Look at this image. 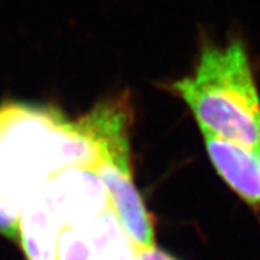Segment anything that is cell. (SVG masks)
<instances>
[{
    "label": "cell",
    "instance_id": "obj_7",
    "mask_svg": "<svg viewBox=\"0 0 260 260\" xmlns=\"http://www.w3.org/2000/svg\"><path fill=\"white\" fill-rule=\"evenodd\" d=\"M136 260H177L174 259L167 251L160 250L158 247L149 249V250L136 251Z\"/></svg>",
    "mask_w": 260,
    "mask_h": 260
},
{
    "label": "cell",
    "instance_id": "obj_5",
    "mask_svg": "<svg viewBox=\"0 0 260 260\" xmlns=\"http://www.w3.org/2000/svg\"><path fill=\"white\" fill-rule=\"evenodd\" d=\"M218 175L250 205L260 204V150L201 132Z\"/></svg>",
    "mask_w": 260,
    "mask_h": 260
},
{
    "label": "cell",
    "instance_id": "obj_6",
    "mask_svg": "<svg viewBox=\"0 0 260 260\" xmlns=\"http://www.w3.org/2000/svg\"><path fill=\"white\" fill-rule=\"evenodd\" d=\"M62 229L47 185L37 189L19 211V243L28 260H56Z\"/></svg>",
    "mask_w": 260,
    "mask_h": 260
},
{
    "label": "cell",
    "instance_id": "obj_3",
    "mask_svg": "<svg viewBox=\"0 0 260 260\" xmlns=\"http://www.w3.org/2000/svg\"><path fill=\"white\" fill-rule=\"evenodd\" d=\"M94 172L106 186L113 210L135 250L156 247L152 218L133 179L130 153L107 158Z\"/></svg>",
    "mask_w": 260,
    "mask_h": 260
},
{
    "label": "cell",
    "instance_id": "obj_1",
    "mask_svg": "<svg viewBox=\"0 0 260 260\" xmlns=\"http://www.w3.org/2000/svg\"><path fill=\"white\" fill-rule=\"evenodd\" d=\"M107 123L93 109L74 120L54 106H0V207L19 214L37 189L67 169H93L107 152Z\"/></svg>",
    "mask_w": 260,
    "mask_h": 260
},
{
    "label": "cell",
    "instance_id": "obj_8",
    "mask_svg": "<svg viewBox=\"0 0 260 260\" xmlns=\"http://www.w3.org/2000/svg\"><path fill=\"white\" fill-rule=\"evenodd\" d=\"M107 260H136V250L132 244H127Z\"/></svg>",
    "mask_w": 260,
    "mask_h": 260
},
{
    "label": "cell",
    "instance_id": "obj_4",
    "mask_svg": "<svg viewBox=\"0 0 260 260\" xmlns=\"http://www.w3.org/2000/svg\"><path fill=\"white\" fill-rule=\"evenodd\" d=\"M127 244L132 242L112 207L97 218L64 225L58 237L56 260H107Z\"/></svg>",
    "mask_w": 260,
    "mask_h": 260
},
{
    "label": "cell",
    "instance_id": "obj_2",
    "mask_svg": "<svg viewBox=\"0 0 260 260\" xmlns=\"http://www.w3.org/2000/svg\"><path fill=\"white\" fill-rule=\"evenodd\" d=\"M201 132L260 150V95L239 39L205 47L194 71L171 84Z\"/></svg>",
    "mask_w": 260,
    "mask_h": 260
}]
</instances>
